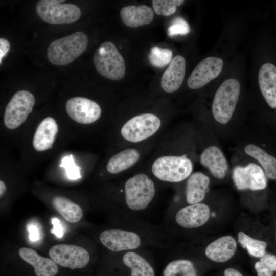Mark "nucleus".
<instances>
[{
    "instance_id": "2f4dec72",
    "label": "nucleus",
    "mask_w": 276,
    "mask_h": 276,
    "mask_svg": "<svg viewBox=\"0 0 276 276\" xmlns=\"http://www.w3.org/2000/svg\"><path fill=\"white\" fill-rule=\"evenodd\" d=\"M60 167L65 169L66 173L68 179L76 180L81 178L80 172V167L75 165L72 155L64 157L61 161Z\"/></svg>"
},
{
    "instance_id": "b1692460",
    "label": "nucleus",
    "mask_w": 276,
    "mask_h": 276,
    "mask_svg": "<svg viewBox=\"0 0 276 276\" xmlns=\"http://www.w3.org/2000/svg\"><path fill=\"white\" fill-rule=\"evenodd\" d=\"M123 262L130 269V276H155L154 269L149 262L135 252H126Z\"/></svg>"
},
{
    "instance_id": "6ab92c4d",
    "label": "nucleus",
    "mask_w": 276,
    "mask_h": 276,
    "mask_svg": "<svg viewBox=\"0 0 276 276\" xmlns=\"http://www.w3.org/2000/svg\"><path fill=\"white\" fill-rule=\"evenodd\" d=\"M58 131V126L54 118L48 117L44 119L35 132L33 140L34 149L41 152L52 148Z\"/></svg>"
},
{
    "instance_id": "f03ea898",
    "label": "nucleus",
    "mask_w": 276,
    "mask_h": 276,
    "mask_svg": "<svg viewBox=\"0 0 276 276\" xmlns=\"http://www.w3.org/2000/svg\"><path fill=\"white\" fill-rule=\"evenodd\" d=\"M93 60L97 71L105 78L119 80L124 77V60L113 43H102L96 51Z\"/></svg>"
},
{
    "instance_id": "58836bf2",
    "label": "nucleus",
    "mask_w": 276,
    "mask_h": 276,
    "mask_svg": "<svg viewBox=\"0 0 276 276\" xmlns=\"http://www.w3.org/2000/svg\"><path fill=\"white\" fill-rule=\"evenodd\" d=\"M6 190V186L5 182L1 180H0V196L1 197L4 194Z\"/></svg>"
},
{
    "instance_id": "39448f33",
    "label": "nucleus",
    "mask_w": 276,
    "mask_h": 276,
    "mask_svg": "<svg viewBox=\"0 0 276 276\" xmlns=\"http://www.w3.org/2000/svg\"><path fill=\"white\" fill-rule=\"evenodd\" d=\"M125 202L133 211L146 209L155 195V186L147 175L141 173L127 180L124 186Z\"/></svg>"
},
{
    "instance_id": "cd10ccee",
    "label": "nucleus",
    "mask_w": 276,
    "mask_h": 276,
    "mask_svg": "<svg viewBox=\"0 0 276 276\" xmlns=\"http://www.w3.org/2000/svg\"><path fill=\"white\" fill-rule=\"evenodd\" d=\"M238 240L243 248L256 258H261L266 253L267 243L265 241L254 239L242 232L238 234Z\"/></svg>"
},
{
    "instance_id": "ddd939ff",
    "label": "nucleus",
    "mask_w": 276,
    "mask_h": 276,
    "mask_svg": "<svg viewBox=\"0 0 276 276\" xmlns=\"http://www.w3.org/2000/svg\"><path fill=\"white\" fill-rule=\"evenodd\" d=\"M223 60L218 57H208L195 67L188 80V85L192 89L201 88L221 73Z\"/></svg>"
},
{
    "instance_id": "f704fd0d",
    "label": "nucleus",
    "mask_w": 276,
    "mask_h": 276,
    "mask_svg": "<svg viewBox=\"0 0 276 276\" xmlns=\"http://www.w3.org/2000/svg\"><path fill=\"white\" fill-rule=\"evenodd\" d=\"M10 48L9 42L4 38H0V64L3 58L7 55Z\"/></svg>"
},
{
    "instance_id": "f257e3e1",
    "label": "nucleus",
    "mask_w": 276,
    "mask_h": 276,
    "mask_svg": "<svg viewBox=\"0 0 276 276\" xmlns=\"http://www.w3.org/2000/svg\"><path fill=\"white\" fill-rule=\"evenodd\" d=\"M87 35L77 31L52 42L47 49L49 61L57 66L67 65L78 58L86 50Z\"/></svg>"
},
{
    "instance_id": "a211bd4d",
    "label": "nucleus",
    "mask_w": 276,
    "mask_h": 276,
    "mask_svg": "<svg viewBox=\"0 0 276 276\" xmlns=\"http://www.w3.org/2000/svg\"><path fill=\"white\" fill-rule=\"evenodd\" d=\"M201 165L208 169L211 174L218 179L223 178L228 169V163L222 151L215 146H211L202 152Z\"/></svg>"
},
{
    "instance_id": "c756f323",
    "label": "nucleus",
    "mask_w": 276,
    "mask_h": 276,
    "mask_svg": "<svg viewBox=\"0 0 276 276\" xmlns=\"http://www.w3.org/2000/svg\"><path fill=\"white\" fill-rule=\"evenodd\" d=\"M152 6L155 13L159 15L169 16L174 13L177 7L181 5L183 0H153Z\"/></svg>"
},
{
    "instance_id": "7ed1b4c3",
    "label": "nucleus",
    "mask_w": 276,
    "mask_h": 276,
    "mask_svg": "<svg viewBox=\"0 0 276 276\" xmlns=\"http://www.w3.org/2000/svg\"><path fill=\"white\" fill-rule=\"evenodd\" d=\"M240 92V85L235 79L225 80L216 91L212 106L215 119L225 124L231 120L235 110Z\"/></svg>"
},
{
    "instance_id": "9d476101",
    "label": "nucleus",
    "mask_w": 276,
    "mask_h": 276,
    "mask_svg": "<svg viewBox=\"0 0 276 276\" xmlns=\"http://www.w3.org/2000/svg\"><path fill=\"white\" fill-rule=\"evenodd\" d=\"M232 177L237 189L239 190H260L265 189L267 186L264 171L255 163H249L245 166L235 167Z\"/></svg>"
},
{
    "instance_id": "393cba45",
    "label": "nucleus",
    "mask_w": 276,
    "mask_h": 276,
    "mask_svg": "<svg viewBox=\"0 0 276 276\" xmlns=\"http://www.w3.org/2000/svg\"><path fill=\"white\" fill-rule=\"evenodd\" d=\"M245 152L257 160L263 167L266 176L270 179H276V158L254 144L247 145Z\"/></svg>"
},
{
    "instance_id": "7c9ffc66",
    "label": "nucleus",
    "mask_w": 276,
    "mask_h": 276,
    "mask_svg": "<svg viewBox=\"0 0 276 276\" xmlns=\"http://www.w3.org/2000/svg\"><path fill=\"white\" fill-rule=\"evenodd\" d=\"M190 28L189 24L182 17L175 18L168 29V34L172 37L178 35H185L189 33Z\"/></svg>"
},
{
    "instance_id": "412c9836",
    "label": "nucleus",
    "mask_w": 276,
    "mask_h": 276,
    "mask_svg": "<svg viewBox=\"0 0 276 276\" xmlns=\"http://www.w3.org/2000/svg\"><path fill=\"white\" fill-rule=\"evenodd\" d=\"M120 16L126 26L135 28L151 23L154 18V11L146 5H130L121 9Z\"/></svg>"
},
{
    "instance_id": "2eb2a0df",
    "label": "nucleus",
    "mask_w": 276,
    "mask_h": 276,
    "mask_svg": "<svg viewBox=\"0 0 276 276\" xmlns=\"http://www.w3.org/2000/svg\"><path fill=\"white\" fill-rule=\"evenodd\" d=\"M185 71L184 57L181 55L175 56L162 75L160 81L162 89L168 93L177 90L183 81Z\"/></svg>"
},
{
    "instance_id": "a878e982",
    "label": "nucleus",
    "mask_w": 276,
    "mask_h": 276,
    "mask_svg": "<svg viewBox=\"0 0 276 276\" xmlns=\"http://www.w3.org/2000/svg\"><path fill=\"white\" fill-rule=\"evenodd\" d=\"M52 203L64 219L71 223L77 222L82 217L83 211L81 207L65 197L55 196L52 200Z\"/></svg>"
},
{
    "instance_id": "6e6552de",
    "label": "nucleus",
    "mask_w": 276,
    "mask_h": 276,
    "mask_svg": "<svg viewBox=\"0 0 276 276\" xmlns=\"http://www.w3.org/2000/svg\"><path fill=\"white\" fill-rule=\"evenodd\" d=\"M161 125L160 119L152 113L137 115L127 121L121 130L122 136L126 140L136 143L153 135Z\"/></svg>"
},
{
    "instance_id": "20e7f679",
    "label": "nucleus",
    "mask_w": 276,
    "mask_h": 276,
    "mask_svg": "<svg viewBox=\"0 0 276 276\" xmlns=\"http://www.w3.org/2000/svg\"><path fill=\"white\" fill-rule=\"evenodd\" d=\"M192 170V163L186 155L161 156L152 166V172L156 177L169 182H178L186 179Z\"/></svg>"
},
{
    "instance_id": "4468645a",
    "label": "nucleus",
    "mask_w": 276,
    "mask_h": 276,
    "mask_svg": "<svg viewBox=\"0 0 276 276\" xmlns=\"http://www.w3.org/2000/svg\"><path fill=\"white\" fill-rule=\"evenodd\" d=\"M210 216V209L203 203L190 204L180 209L175 215V221L180 226L194 228L205 224Z\"/></svg>"
},
{
    "instance_id": "e433bc0d",
    "label": "nucleus",
    "mask_w": 276,
    "mask_h": 276,
    "mask_svg": "<svg viewBox=\"0 0 276 276\" xmlns=\"http://www.w3.org/2000/svg\"><path fill=\"white\" fill-rule=\"evenodd\" d=\"M30 239L32 241H36L39 238V234L37 228L34 225H30L28 228Z\"/></svg>"
},
{
    "instance_id": "bb28decb",
    "label": "nucleus",
    "mask_w": 276,
    "mask_h": 276,
    "mask_svg": "<svg viewBox=\"0 0 276 276\" xmlns=\"http://www.w3.org/2000/svg\"><path fill=\"white\" fill-rule=\"evenodd\" d=\"M164 276H197L196 269L193 263L190 260L179 259L172 261L165 267Z\"/></svg>"
},
{
    "instance_id": "4be33fe9",
    "label": "nucleus",
    "mask_w": 276,
    "mask_h": 276,
    "mask_svg": "<svg viewBox=\"0 0 276 276\" xmlns=\"http://www.w3.org/2000/svg\"><path fill=\"white\" fill-rule=\"evenodd\" d=\"M209 177L200 172L191 174L187 179L186 186V198L190 204L200 203L205 196L210 185Z\"/></svg>"
},
{
    "instance_id": "0eeeda50",
    "label": "nucleus",
    "mask_w": 276,
    "mask_h": 276,
    "mask_svg": "<svg viewBox=\"0 0 276 276\" xmlns=\"http://www.w3.org/2000/svg\"><path fill=\"white\" fill-rule=\"evenodd\" d=\"M35 100L30 92L21 90L17 91L7 104L4 121L6 127L14 129L22 124L32 112Z\"/></svg>"
},
{
    "instance_id": "72a5a7b5",
    "label": "nucleus",
    "mask_w": 276,
    "mask_h": 276,
    "mask_svg": "<svg viewBox=\"0 0 276 276\" xmlns=\"http://www.w3.org/2000/svg\"><path fill=\"white\" fill-rule=\"evenodd\" d=\"M255 269L258 276H273V271L266 266L260 261L256 262Z\"/></svg>"
},
{
    "instance_id": "c9c22d12",
    "label": "nucleus",
    "mask_w": 276,
    "mask_h": 276,
    "mask_svg": "<svg viewBox=\"0 0 276 276\" xmlns=\"http://www.w3.org/2000/svg\"><path fill=\"white\" fill-rule=\"evenodd\" d=\"M52 223L53 225V228L51 230V232L54 234L57 237L61 238L63 235V229L59 220L54 218L52 219Z\"/></svg>"
},
{
    "instance_id": "473e14b6",
    "label": "nucleus",
    "mask_w": 276,
    "mask_h": 276,
    "mask_svg": "<svg viewBox=\"0 0 276 276\" xmlns=\"http://www.w3.org/2000/svg\"><path fill=\"white\" fill-rule=\"evenodd\" d=\"M260 261L272 271H276V256L270 253H265Z\"/></svg>"
},
{
    "instance_id": "5701e85b",
    "label": "nucleus",
    "mask_w": 276,
    "mask_h": 276,
    "mask_svg": "<svg viewBox=\"0 0 276 276\" xmlns=\"http://www.w3.org/2000/svg\"><path fill=\"white\" fill-rule=\"evenodd\" d=\"M139 157L140 154L135 149H125L109 159L107 170L112 174L119 173L132 167L138 161Z\"/></svg>"
},
{
    "instance_id": "dca6fc26",
    "label": "nucleus",
    "mask_w": 276,
    "mask_h": 276,
    "mask_svg": "<svg viewBox=\"0 0 276 276\" xmlns=\"http://www.w3.org/2000/svg\"><path fill=\"white\" fill-rule=\"evenodd\" d=\"M237 247L236 241L232 236H224L209 244L205 248V254L214 262L223 263L233 257Z\"/></svg>"
},
{
    "instance_id": "f8f14e48",
    "label": "nucleus",
    "mask_w": 276,
    "mask_h": 276,
    "mask_svg": "<svg viewBox=\"0 0 276 276\" xmlns=\"http://www.w3.org/2000/svg\"><path fill=\"white\" fill-rule=\"evenodd\" d=\"M99 238L104 246L113 252L135 249L141 245L139 235L126 230H105L100 234Z\"/></svg>"
},
{
    "instance_id": "423d86ee",
    "label": "nucleus",
    "mask_w": 276,
    "mask_h": 276,
    "mask_svg": "<svg viewBox=\"0 0 276 276\" xmlns=\"http://www.w3.org/2000/svg\"><path fill=\"white\" fill-rule=\"evenodd\" d=\"M63 0H40L36 6V10L40 18L51 24H70L77 21L81 12L77 5L61 4Z\"/></svg>"
},
{
    "instance_id": "c85d7f7f",
    "label": "nucleus",
    "mask_w": 276,
    "mask_h": 276,
    "mask_svg": "<svg viewBox=\"0 0 276 276\" xmlns=\"http://www.w3.org/2000/svg\"><path fill=\"white\" fill-rule=\"evenodd\" d=\"M172 57V52L170 49L154 46L150 50L149 60L153 66L162 68L170 64Z\"/></svg>"
},
{
    "instance_id": "1a4fd4ad",
    "label": "nucleus",
    "mask_w": 276,
    "mask_h": 276,
    "mask_svg": "<svg viewBox=\"0 0 276 276\" xmlns=\"http://www.w3.org/2000/svg\"><path fill=\"white\" fill-rule=\"evenodd\" d=\"M49 254L57 264L71 269L83 268L90 260L85 249L74 245H55L50 248Z\"/></svg>"
},
{
    "instance_id": "9b49d317",
    "label": "nucleus",
    "mask_w": 276,
    "mask_h": 276,
    "mask_svg": "<svg viewBox=\"0 0 276 276\" xmlns=\"http://www.w3.org/2000/svg\"><path fill=\"white\" fill-rule=\"evenodd\" d=\"M68 115L75 121L83 124L93 123L99 119L101 109L96 102L86 98L74 97L66 103Z\"/></svg>"
},
{
    "instance_id": "f3484780",
    "label": "nucleus",
    "mask_w": 276,
    "mask_h": 276,
    "mask_svg": "<svg viewBox=\"0 0 276 276\" xmlns=\"http://www.w3.org/2000/svg\"><path fill=\"white\" fill-rule=\"evenodd\" d=\"M18 254L22 260L34 267L37 276H55L58 272L57 264L53 260L40 256L33 249L22 247Z\"/></svg>"
},
{
    "instance_id": "4c0bfd02",
    "label": "nucleus",
    "mask_w": 276,
    "mask_h": 276,
    "mask_svg": "<svg viewBox=\"0 0 276 276\" xmlns=\"http://www.w3.org/2000/svg\"><path fill=\"white\" fill-rule=\"evenodd\" d=\"M224 276H243V275L235 268H227L224 271Z\"/></svg>"
},
{
    "instance_id": "aec40b11",
    "label": "nucleus",
    "mask_w": 276,
    "mask_h": 276,
    "mask_svg": "<svg viewBox=\"0 0 276 276\" xmlns=\"http://www.w3.org/2000/svg\"><path fill=\"white\" fill-rule=\"evenodd\" d=\"M259 87L269 106L276 108V66L269 63L264 64L258 75Z\"/></svg>"
}]
</instances>
